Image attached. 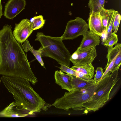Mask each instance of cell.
Wrapping results in <instances>:
<instances>
[{
	"label": "cell",
	"mask_w": 121,
	"mask_h": 121,
	"mask_svg": "<svg viewBox=\"0 0 121 121\" xmlns=\"http://www.w3.org/2000/svg\"><path fill=\"white\" fill-rule=\"evenodd\" d=\"M71 82L73 89H81L93 84L77 76L71 75Z\"/></svg>",
	"instance_id": "cell-17"
},
{
	"label": "cell",
	"mask_w": 121,
	"mask_h": 121,
	"mask_svg": "<svg viewBox=\"0 0 121 121\" xmlns=\"http://www.w3.org/2000/svg\"><path fill=\"white\" fill-rule=\"evenodd\" d=\"M22 47L25 52H27L29 51H30L41 66L45 68L44 63L42 58V56L40 51L39 50H35L32 46H31L30 45L28 39L26 40L25 41L22 45Z\"/></svg>",
	"instance_id": "cell-16"
},
{
	"label": "cell",
	"mask_w": 121,
	"mask_h": 121,
	"mask_svg": "<svg viewBox=\"0 0 121 121\" xmlns=\"http://www.w3.org/2000/svg\"><path fill=\"white\" fill-rule=\"evenodd\" d=\"M111 73H108L96 83L88 86L65 92L63 96L56 99L52 106L66 111L71 108L75 110H84L82 105L89 101L106 83Z\"/></svg>",
	"instance_id": "cell-3"
},
{
	"label": "cell",
	"mask_w": 121,
	"mask_h": 121,
	"mask_svg": "<svg viewBox=\"0 0 121 121\" xmlns=\"http://www.w3.org/2000/svg\"><path fill=\"white\" fill-rule=\"evenodd\" d=\"M103 73V69L102 67H99L97 68L93 79L95 82H98L101 79Z\"/></svg>",
	"instance_id": "cell-25"
},
{
	"label": "cell",
	"mask_w": 121,
	"mask_h": 121,
	"mask_svg": "<svg viewBox=\"0 0 121 121\" xmlns=\"http://www.w3.org/2000/svg\"><path fill=\"white\" fill-rule=\"evenodd\" d=\"M71 68L89 78H92L94 77L95 69L92 63L82 66L73 65Z\"/></svg>",
	"instance_id": "cell-14"
},
{
	"label": "cell",
	"mask_w": 121,
	"mask_h": 121,
	"mask_svg": "<svg viewBox=\"0 0 121 121\" xmlns=\"http://www.w3.org/2000/svg\"><path fill=\"white\" fill-rule=\"evenodd\" d=\"M76 76L92 84L96 83L94 80L92 78H89L81 73L76 71Z\"/></svg>",
	"instance_id": "cell-26"
},
{
	"label": "cell",
	"mask_w": 121,
	"mask_h": 121,
	"mask_svg": "<svg viewBox=\"0 0 121 121\" xmlns=\"http://www.w3.org/2000/svg\"><path fill=\"white\" fill-rule=\"evenodd\" d=\"M1 79L13 95L16 105L28 111L30 115L42 110H46L52 106L46 102L26 79L5 76L1 77Z\"/></svg>",
	"instance_id": "cell-2"
},
{
	"label": "cell",
	"mask_w": 121,
	"mask_h": 121,
	"mask_svg": "<svg viewBox=\"0 0 121 121\" xmlns=\"http://www.w3.org/2000/svg\"><path fill=\"white\" fill-rule=\"evenodd\" d=\"M35 40L39 41L41 44L38 50L42 57L51 58L59 64L70 66L71 55L63 43L61 37H52L38 32Z\"/></svg>",
	"instance_id": "cell-4"
},
{
	"label": "cell",
	"mask_w": 121,
	"mask_h": 121,
	"mask_svg": "<svg viewBox=\"0 0 121 121\" xmlns=\"http://www.w3.org/2000/svg\"><path fill=\"white\" fill-rule=\"evenodd\" d=\"M30 21L31 29L34 31L42 27L45 24V20L42 15H40L34 17Z\"/></svg>",
	"instance_id": "cell-19"
},
{
	"label": "cell",
	"mask_w": 121,
	"mask_h": 121,
	"mask_svg": "<svg viewBox=\"0 0 121 121\" xmlns=\"http://www.w3.org/2000/svg\"><path fill=\"white\" fill-rule=\"evenodd\" d=\"M56 83L61 89L69 91L73 89L71 82V75L66 74L61 70H56L54 75Z\"/></svg>",
	"instance_id": "cell-13"
},
{
	"label": "cell",
	"mask_w": 121,
	"mask_h": 121,
	"mask_svg": "<svg viewBox=\"0 0 121 121\" xmlns=\"http://www.w3.org/2000/svg\"><path fill=\"white\" fill-rule=\"evenodd\" d=\"M97 55L95 47H93L81 51H75L70 58L74 65L79 66L92 63Z\"/></svg>",
	"instance_id": "cell-7"
},
{
	"label": "cell",
	"mask_w": 121,
	"mask_h": 121,
	"mask_svg": "<svg viewBox=\"0 0 121 121\" xmlns=\"http://www.w3.org/2000/svg\"><path fill=\"white\" fill-rule=\"evenodd\" d=\"M118 41L117 35L113 32L111 35L107 39L103 41L104 45L108 47H112L116 44Z\"/></svg>",
	"instance_id": "cell-22"
},
{
	"label": "cell",
	"mask_w": 121,
	"mask_h": 121,
	"mask_svg": "<svg viewBox=\"0 0 121 121\" xmlns=\"http://www.w3.org/2000/svg\"><path fill=\"white\" fill-rule=\"evenodd\" d=\"M118 69L111 73L107 81L88 101L82 105L84 110L88 111L95 112L103 107L108 101L110 92L119 79Z\"/></svg>",
	"instance_id": "cell-5"
},
{
	"label": "cell",
	"mask_w": 121,
	"mask_h": 121,
	"mask_svg": "<svg viewBox=\"0 0 121 121\" xmlns=\"http://www.w3.org/2000/svg\"><path fill=\"white\" fill-rule=\"evenodd\" d=\"M0 82H1V81H0Z\"/></svg>",
	"instance_id": "cell-28"
},
{
	"label": "cell",
	"mask_w": 121,
	"mask_h": 121,
	"mask_svg": "<svg viewBox=\"0 0 121 121\" xmlns=\"http://www.w3.org/2000/svg\"><path fill=\"white\" fill-rule=\"evenodd\" d=\"M26 5L25 0H9L5 4L4 15L12 19L25 9Z\"/></svg>",
	"instance_id": "cell-9"
},
{
	"label": "cell",
	"mask_w": 121,
	"mask_h": 121,
	"mask_svg": "<svg viewBox=\"0 0 121 121\" xmlns=\"http://www.w3.org/2000/svg\"><path fill=\"white\" fill-rule=\"evenodd\" d=\"M60 64V66L59 68L62 72L70 75L76 76V71L65 65L62 64Z\"/></svg>",
	"instance_id": "cell-24"
},
{
	"label": "cell",
	"mask_w": 121,
	"mask_h": 121,
	"mask_svg": "<svg viewBox=\"0 0 121 121\" xmlns=\"http://www.w3.org/2000/svg\"><path fill=\"white\" fill-rule=\"evenodd\" d=\"M115 11L113 9H106L104 8L99 12L102 25L105 31L106 28L110 17L111 14Z\"/></svg>",
	"instance_id": "cell-20"
},
{
	"label": "cell",
	"mask_w": 121,
	"mask_h": 121,
	"mask_svg": "<svg viewBox=\"0 0 121 121\" xmlns=\"http://www.w3.org/2000/svg\"><path fill=\"white\" fill-rule=\"evenodd\" d=\"M7 24L0 30V74L22 78L34 85L38 81L22 46Z\"/></svg>",
	"instance_id": "cell-1"
},
{
	"label": "cell",
	"mask_w": 121,
	"mask_h": 121,
	"mask_svg": "<svg viewBox=\"0 0 121 121\" xmlns=\"http://www.w3.org/2000/svg\"><path fill=\"white\" fill-rule=\"evenodd\" d=\"M105 0H89L88 4L90 12H99L104 8Z\"/></svg>",
	"instance_id": "cell-18"
},
{
	"label": "cell",
	"mask_w": 121,
	"mask_h": 121,
	"mask_svg": "<svg viewBox=\"0 0 121 121\" xmlns=\"http://www.w3.org/2000/svg\"><path fill=\"white\" fill-rule=\"evenodd\" d=\"M115 13V10L111 14L110 17L106 28L104 33V36L103 39V41L110 36L112 32L113 21Z\"/></svg>",
	"instance_id": "cell-21"
},
{
	"label": "cell",
	"mask_w": 121,
	"mask_h": 121,
	"mask_svg": "<svg viewBox=\"0 0 121 121\" xmlns=\"http://www.w3.org/2000/svg\"><path fill=\"white\" fill-rule=\"evenodd\" d=\"M121 16L117 11L116 13L113 23V32L116 33L117 31L121 20Z\"/></svg>",
	"instance_id": "cell-23"
},
{
	"label": "cell",
	"mask_w": 121,
	"mask_h": 121,
	"mask_svg": "<svg viewBox=\"0 0 121 121\" xmlns=\"http://www.w3.org/2000/svg\"><path fill=\"white\" fill-rule=\"evenodd\" d=\"M115 45L114 47H108L107 56V62L105 67H107L111 62L115 61L118 55L121 52V43H117Z\"/></svg>",
	"instance_id": "cell-15"
},
{
	"label": "cell",
	"mask_w": 121,
	"mask_h": 121,
	"mask_svg": "<svg viewBox=\"0 0 121 121\" xmlns=\"http://www.w3.org/2000/svg\"><path fill=\"white\" fill-rule=\"evenodd\" d=\"M100 42L99 36L90 30H88L83 35L80 45L76 51H81L92 47H95L99 45Z\"/></svg>",
	"instance_id": "cell-10"
},
{
	"label": "cell",
	"mask_w": 121,
	"mask_h": 121,
	"mask_svg": "<svg viewBox=\"0 0 121 121\" xmlns=\"http://www.w3.org/2000/svg\"><path fill=\"white\" fill-rule=\"evenodd\" d=\"M30 115L28 111L17 105L13 101L0 112V117H22Z\"/></svg>",
	"instance_id": "cell-11"
},
{
	"label": "cell",
	"mask_w": 121,
	"mask_h": 121,
	"mask_svg": "<svg viewBox=\"0 0 121 121\" xmlns=\"http://www.w3.org/2000/svg\"><path fill=\"white\" fill-rule=\"evenodd\" d=\"M33 31L31 27L30 20L25 19H22L19 23L15 24L13 34L17 41L22 44Z\"/></svg>",
	"instance_id": "cell-8"
},
{
	"label": "cell",
	"mask_w": 121,
	"mask_h": 121,
	"mask_svg": "<svg viewBox=\"0 0 121 121\" xmlns=\"http://www.w3.org/2000/svg\"><path fill=\"white\" fill-rule=\"evenodd\" d=\"M88 29V24L86 21L81 17H77L67 22L64 33L61 36L62 39H73L83 36Z\"/></svg>",
	"instance_id": "cell-6"
},
{
	"label": "cell",
	"mask_w": 121,
	"mask_h": 121,
	"mask_svg": "<svg viewBox=\"0 0 121 121\" xmlns=\"http://www.w3.org/2000/svg\"><path fill=\"white\" fill-rule=\"evenodd\" d=\"M3 15L2 11V4L1 0H0V19Z\"/></svg>",
	"instance_id": "cell-27"
},
{
	"label": "cell",
	"mask_w": 121,
	"mask_h": 121,
	"mask_svg": "<svg viewBox=\"0 0 121 121\" xmlns=\"http://www.w3.org/2000/svg\"><path fill=\"white\" fill-rule=\"evenodd\" d=\"M89 30L102 37L104 34V29L99 12H90L88 19Z\"/></svg>",
	"instance_id": "cell-12"
}]
</instances>
